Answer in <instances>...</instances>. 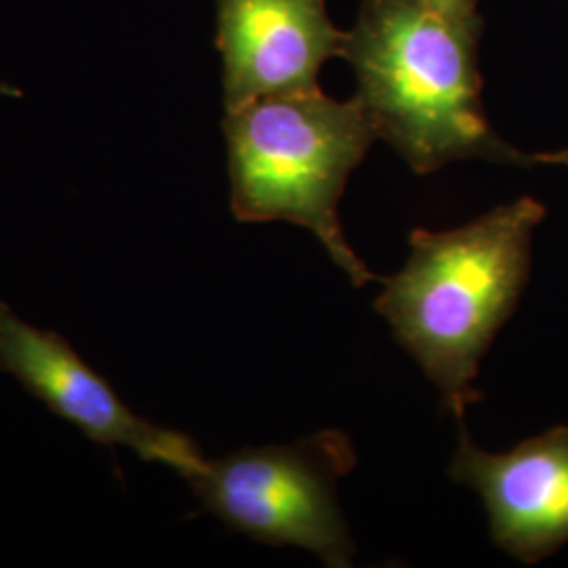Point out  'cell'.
Listing matches in <instances>:
<instances>
[{"label":"cell","instance_id":"cell-1","mask_svg":"<svg viewBox=\"0 0 568 568\" xmlns=\"http://www.w3.org/2000/svg\"><path fill=\"white\" fill-rule=\"evenodd\" d=\"M478 37L480 18H453L429 0H365L347 32L356 98L419 175L467 159L532 166L485 116Z\"/></svg>","mask_w":568,"mask_h":568},{"label":"cell","instance_id":"cell-2","mask_svg":"<svg viewBox=\"0 0 568 568\" xmlns=\"http://www.w3.org/2000/svg\"><path fill=\"white\" fill-rule=\"evenodd\" d=\"M544 217L546 206L523 196L453 230H413L405 267L375 302L459 422L480 400L471 382L520 302Z\"/></svg>","mask_w":568,"mask_h":568},{"label":"cell","instance_id":"cell-3","mask_svg":"<svg viewBox=\"0 0 568 568\" xmlns=\"http://www.w3.org/2000/svg\"><path fill=\"white\" fill-rule=\"evenodd\" d=\"M230 209L243 224L307 227L356 286L382 281L347 244L337 206L345 183L377 138L358 98L323 89L270 95L225 112Z\"/></svg>","mask_w":568,"mask_h":568},{"label":"cell","instance_id":"cell-4","mask_svg":"<svg viewBox=\"0 0 568 568\" xmlns=\"http://www.w3.org/2000/svg\"><path fill=\"white\" fill-rule=\"evenodd\" d=\"M356 466V450L339 429H323L293 445L246 447L206 462L187 480L204 509L265 546H297L326 567L345 568L354 541L337 501L339 480Z\"/></svg>","mask_w":568,"mask_h":568},{"label":"cell","instance_id":"cell-5","mask_svg":"<svg viewBox=\"0 0 568 568\" xmlns=\"http://www.w3.org/2000/svg\"><path fill=\"white\" fill-rule=\"evenodd\" d=\"M0 371L102 447L126 448L142 462L175 469L185 480L206 467L209 459L190 436L140 417L65 337L30 325L2 300Z\"/></svg>","mask_w":568,"mask_h":568},{"label":"cell","instance_id":"cell-6","mask_svg":"<svg viewBox=\"0 0 568 568\" xmlns=\"http://www.w3.org/2000/svg\"><path fill=\"white\" fill-rule=\"evenodd\" d=\"M345 41L325 0H217L225 112L318 89L321 68L344 58Z\"/></svg>","mask_w":568,"mask_h":568},{"label":"cell","instance_id":"cell-7","mask_svg":"<svg viewBox=\"0 0 568 568\" xmlns=\"http://www.w3.org/2000/svg\"><path fill=\"white\" fill-rule=\"evenodd\" d=\"M459 424L448 476L480 495L495 546L535 565L568 544V427H554L508 453H487Z\"/></svg>","mask_w":568,"mask_h":568},{"label":"cell","instance_id":"cell-8","mask_svg":"<svg viewBox=\"0 0 568 568\" xmlns=\"http://www.w3.org/2000/svg\"><path fill=\"white\" fill-rule=\"evenodd\" d=\"M429 2H432L436 9H440L443 13L453 16V18H464V20L478 18V13H476L478 0H429Z\"/></svg>","mask_w":568,"mask_h":568},{"label":"cell","instance_id":"cell-9","mask_svg":"<svg viewBox=\"0 0 568 568\" xmlns=\"http://www.w3.org/2000/svg\"><path fill=\"white\" fill-rule=\"evenodd\" d=\"M530 164H558L568 169V148L558 150V152H541V154H530Z\"/></svg>","mask_w":568,"mask_h":568},{"label":"cell","instance_id":"cell-10","mask_svg":"<svg viewBox=\"0 0 568 568\" xmlns=\"http://www.w3.org/2000/svg\"><path fill=\"white\" fill-rule=\"evenodd\" d=\"M23 91L20 84L16 82L0 81V102H11V100H21Z\"/></svg>","mask_w":568,"mask_h":568}]
</instances>
